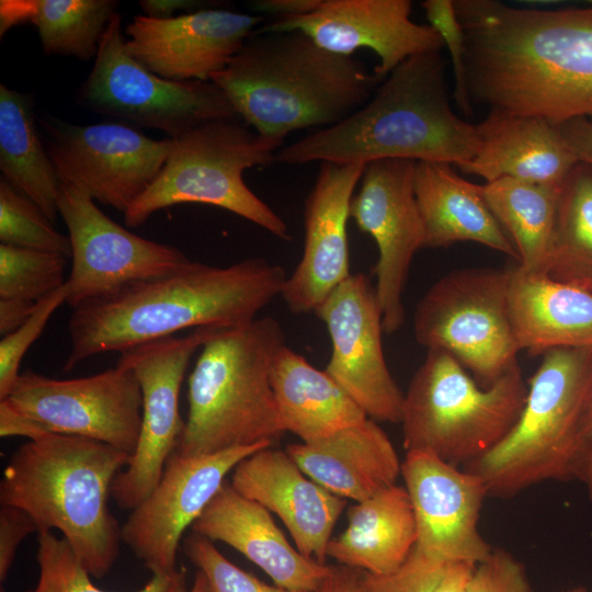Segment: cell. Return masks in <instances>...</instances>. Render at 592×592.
<instances>
[{
  "instance_id": "cell-45",
  "label": "cell",
  "mask_w": 592,
  "mask_h": 592,
  "mask_svg": "<svg viewBox=\"0 0 592 592\" xmlns=\"http://www.w3.org/2000/svg\"><path fill=\"white\" fill-rule=\"evenodd\" d=\"M556 127L579 162L592 168V116L573 118Z\"/></svg>"
},
{
  "instance_id": "cell-31",
  "label": "cell",
  "mask_w": 592,
  "mask_h": 592,
  "mask_svg": "<svg viewBox=\"0 0 592 592\" xmlns=\"http://www.w3.org/2000/svg\"><path fill=\"white\" fill-rule=\"evenodd\" d=\"M30 93L0 84V170L55 223L61 183L36 125Z\"/></svg>"
},
{
  "instance_id": "cell-35",
  "label": "cell",
  "mask_w": 592,
  "mask_h": 592,
  "mask_svg": "<svg viewBox=\"0 0 592 592\" xmlns=\"http://www.w3.org/2000/svg\"><path fill=\"white\" fill-rule=\"evenodd\" d=\"M38 581L27 592H107L98 588L69 544L52 530L37 532ZM136 592H187L185 572L178 569L152 578Z\"/></svg>"
},
{
  "instance_id": "cell-46",
  "label": "cell",
  "mask_w": 592,
  "mask_h": 592,
  "mask_svg": "<svg viewBox=\"0 0 592 592\" xmlns=\"http://www.w3.org/2000/svg\"><path fill=\"white\" fill-rule=\"evenodd\" d=\"M322 0H253L249 7L258 15H272L276 20L289 19L314 12Z\"/></svg>"
},
{
  "instance_id": "cell-53",
  "label": "cell",
  "mask_w": 592,
  "mask_h": 592,
  "mask_svg": "<svg viewBox=\"0 0 592 592\" xmlns=\"http://www.w3.org/2000/svg\"><path fill=\"white\" fill-rule=\"evenodd\" d=\"M566 592H588V590L583 587H576V588H572Z\"/></svg>"
},
{
  "instance_id": "cell-40",
  "label": "cell",
  "mask_w": 592,
  "mask_h": 592,
  "mask_svg": "<svg viewBox=\"0 0 592 592\" xmlns=\"http://www.w3.org/2000/svg\"><path fill=\"white\" fill-rule=\"evenodd\" d=\"M422 8L429 25L440 35L449 52L455 77V101L466 115H470L473 107L464 68L465 34L456 14L454 0H425Z\"/></svg>"
},
{
  "instance_id": "cell-5",
  "label": "cell",
  "mask_w": 592,
  "mask_h": 592,
  "mask_svg": "<svg viewBox=\"0 0 592 592\" xmlns=\"http://www.w3.org/2000/svg\"><path fill=\"white\" fill-rule=\"evenodd\" d=\"M130 456L109 444L47 434L22 444L0 482V502L24 510L39 530H57L94 578L114 566L122 527L109 498Z\"/></svg>"
},
{
  "instance_id": "cell-52",
  "label": "cell",
  "mask_w": 592,
  "mask_h": 592,
  "mask_svg": "<svg viewBox=\"0 0 592 592\" xmlns=\"http://www.w3.org/2000/svg\"><path fill=\"white\" fill-rule=\"evenodd\" d=\"M187 592H210V588L205 574L197 569L192 587Z\"/></svg>"
},
{
  "instance_id": "cell-43",
  "label": "cell",
  "mask_w": 592,
  "mask_h": 592,
  "mask_svg": "<svg viewBox=\"0 0 592 592\" xmlns=\"http://www.w3.org/2000/svg\"><path fill=\"white\" fill-rule=\"evenodd\" d=\"M38 526L24 510L1 504L0 508V581L3 582L13 565L19 545Z\"/></svg>"
},
{
  "instance_id": "cell-51",
  "label": "cell",
  "mask_w": 592,
  "mask_h": 592,
  "mask_svg": "<svg viewBox=\"0 0 592 592\" xmlns=\"http://www.w3.org/2000/svg\"><path fill=\"white\" fill-rule=\"evenodd\" d=\"M475 566L467 562L446 565L434 592H466Z\"/></svg>"
},
{
  "instance_id": "cell-20",
  "label": "cell",
  "mask_w": 592,
  "mask_h": 592,
  "mask_svg": "<svg viewBox=\"0 0 592 592\" xmlns=\"http://www.w3.org/2000/svg\"><path fill=\"white\" fill-rule=\"evenodd\" d=\"M263 21L258 14L204 9L171 19L136 15L125 30L129 54L153 73L175 81H210Z\"/></svg>"
},
{
  "instance_id": "cell-24",
  "label": "cell",
  "mask_w": 592,
  "mask_h": 592,
  "mask_svg": "<svg viewBox=\"0 0 592 592\" xmlns=\"http://www.w3.org/2000/svg\"><path fill=\"white\" fill-rule=\"evenodd\" d=\"M212 542L238 550L289 592H316L331 571L293 547L275 524L271 512L240 494L225 481L192 525Z\"/></svg>"
},
{
  "instance_id": "cell-29",
  "label": "cell",
  "mask_w": 592,
  "mask_h": 592,
  "mask_svg": "<svg viewBox=\"0 0 592 592\" xmlns=\"http://www.w3.org/2000/svg\"><path fill=\"white\" fill-rule=\"evenodd\" d=\"M345 530L331 538L327 557L340 566L373 574L398 570L415 548L418 534L411 500L394 485L356 502Z\"/></svg>"
},
{
  "instance_id": "cell-21",
  "label": "cell",
  "mask_w": 592,
  "mask_h": 592,
  "mask_svg": "<svg viewBox=\"0 0 592 592\" xmlns=\"http://www.w3.org/2000/svg\"><path fill=\"white\" fill-rule=\"evenodd\" d=\"M411 8L409 0H322L309 14L274 20L257 32H303L343 55L371 49L379 59L374 71L385 79L409 57L444 47L430 25L410 19Z\"/></svg>"
},
{
  "instance_id": "cell-47",
  "label": "cell",
  "mask_w": 592,
  "mask_h": 592,
  "mask_svg": "<svg viewBox=\"0 0 592 592\" xmlns=\"http://www.w3.org/2000/svg\"><path fill=\"white\" fill-rule=\"evenodd\" d=\"M0 435L1 437L25 436L34 440L45 434L32 419L15 410L5 400H0Z\"/></svg>"
},
{
  "instance_id": "cell-3",
  "label": "cell",
  "mask_w": 592,
  "mask_h": 592,
  "mask_svg": "<svg viewBox=\"0 0 592 592\" xmlns=\"http://www.w3.org/2000/svg\"><path fill=\"white\" fill-rule=\"evenodd\" d=\"M480 145L478 124L458 117L449 103L441 50L409 57L343 121L280 148L273 162L367 164L408 159L469 162Z\"/></svg>"
},
{
  "instance_id": "cell-19",
  "label": "cell",
  "mask_w": 592,
  "mask_h": 592,
  "mask_svg": "<svg viewBox=\"0 0 592 592\" xmlns=\"http://www.w3.org/2000/svg\"><path fill=\"white\" fill-rule=\"evenodd\" d=\"M401 476L414 512L418 550L444 565H477L490 555L478 530L489 496L479 476L421 451L406 452Z\"/></svg>"
},
{
  "instance_id": "cell-13",
  "label": "cell",
  "mask_w": 592,
  "mask_h": 592,
  "mask_svg": "<svg viewBox=\"0 0 592 592\" xmlns=\"http://www.w3.org/2000/svg\"><path fill=\"white\" fill-rule=\"evenodd\" d=\"M215 328H198L121 352L116 364L133 372L141 390L139 440L128 465L115 477L111 496L123 510H134L153 490L177 451L185 421L179 412L181 385L190 360Z\"/></svg>"
},
{
  "instance_id": "cell-49",
  "label": "cell",
  "mask_w": 592,
  "mask_h": 592,
  "mask_svg": "<svg viewBox=\"0 0 592 592\" xmlns=\"http://www.w3.org/2000/svg\"><path fill=\"white\" fill-rule=\"evenodd\" d=\"M36 304L16 299H0L1 335L14 331L24 323L33 314Z\"/></svg>"
},
{
  "instance_id": "cell-27",
  "label": "cell",
  "mask_w": 592,
  "mask_h": 592,
  "mask_svg": "<svg viewBox=\"0 0 592 592\" xmlns=\"http://www.w3.org/2000/svg\"><path fill=\"white\" fill-rule=\"evenodd\" d=\"M413 190L423 226V248L477 242L519 261L511 239L482 194V185L460 178L452 164L417 161Z\"/></svg>"
},
{
  "instance_id": "cell-34",
  "label": "cell",
  "mask_w": 592,
  "mask_h": 592,
  "mask_svg": "<svg viewBox=\"0 0 592 592\" xmlns=\"http://www.w3.org/2000/svg\"><path fill=\"white\" fill-rule=\"evenodd\" d=\"M547 274L592 293V168L582 162L560 191Z\"/></svg>"
},
{
  "instance_id": "cell-30",
  "label": "cell",
  "mask_w": 592,
  "mask_h": 592,
  "mask_svg": "<svg viewBox=\"0 0 592 592\" xmlns=\"http://www.w3.org/2000/svg\"><path fill=\"white\" fill-rule=\"evenodd\" d=\"M271 386L284 432L304 443L325 439L368 418L326 369L316 368L286 344L274 357Z\"/></svg>"
},
{
  "instance_id": "cell-41",
  "label": "cell",
  "mask_w": 592,
  "mask_h": 592,
  "mask_svg": "<svg viewBox=\"0 0 592 592\" xmlns=\"http://www.w3.org/2000/svg\"><path fill=\"white\" fill-rule=\"evenodd\" d=\"M445 566L414 548L407 561L391 573L363 571L358 592H434Z\"/></svg>"
},
{
  "instance_id": "cell-7",
  "label": "cell",
  "mask_w": 592,
  "mask_h": 592,
  "mask_svg": "<svg viewBox=\"0 0 592 592\" xmlns=\"http://www.w3.org/2000/svg\"><path fill=\"white\" fill-rule=\"evenodd\" d=\"M543 356L512 430L466 465L483 480L489 496L509 498L547 480L573 479L592 348L554 349Z\"/></svg>"
},
{
  "instance_id": "cell-8",
  "label": "cell",
  "mask_w": 592,
  "mask_h": 592,
  "mask_svg": "<svg viewBox=\"0 0 592 592\" xmlns=\"http://www.w3.org/2000/svg\"><path fill=\"white\" fill-rule=\"evenodd\" d=\"M527 390L519 364L480 388L448 353L428 351L405 392L403 447L468 465L512 430Z\"/></svg>"
},
{
  "instance_id": "cell-44",
  "label": "cell",
  "mask_w": 592,
  "mask_h": 592,
  "mask_svg": "<svg viewBox=\"0 0 592 592\" xmlns=\"http://www.w3.org/2000/svg\"><path fill=\"white\" fill-rule=\"evenodd\" d=\"M573 479L584 486L589 498L592 500V378L579 426Z\"/></svg>"
},
{
  "instance_id": "cell-17",
  "label": "cell",
  "mask_w": 592,
  "mask_h": 592,
  "mask_svg": "<svg viewBox=\"0 0 592 592\" xmlns=\"http://www.w3.org/2000/svg\"><path fill=\"white\" fill-rule=\"evenodd\" d=\"M415 162L383 159L365 164L361 185L350 204V217L377 244L373 269L386 333L405 322L402 294L414 253L423 248V226L415 202Z\"/></svg>"
},
{
  "instance_id": "cell-6",
  "label": "cell",
  "mask_w": 592,
  "mask_h": 592,
  "mask_svg": "<svg viewBox=\"0 0 592 592\" xmlns=\"http://www.w3.org/2000/svg\"><path fill=\"white\" fill-rule=\"evenodd\" d=\"M284 344L282 326L269 316L215 328L189 377L187 417L175 453L272 446L284 433L271 386L272 364Z\"/></svg>"
},
{
  "instance_id": "cell-16",
  "label": "cell",
  "mask_w": 592,
  "mask_h": 592,
  "mask_svg": "<svg viewBox=\"0 0 592 592\" xmlns=\"http://www.w3.org/2000/svg\"><path fill=\"white\" fill-rule=\"evenodd\" d=\"M326 325L331 355L326 372L368 418L400 423L405 394L383 351V316L368 276L351 274L316 308Z\"/></svg>"
},
{
  "instance_id": "cell-9",
  "label": "cell",
  "mask_w": 592,
  "mask_h": 592,
  "mask_svg": "<svg viewBox=\"0 0 592 592\" xmlns=\"http://www.w3.org/2000/svg\"><path fill=\"white\" fill-rule=\"evenodd\" d=\"M173 139L172 150L152 184L124 213L139 227L153 213L184 203L229 210L289 240L287 224L246 184L247 169L273 162L282 145L257 134L241 119H218Z\"/></svg>"
},
{
  "instance_id": "cell-39",
  "label": "cell",
  "mask_w": 592,
  "mask_h": 592,
  "mask_svg": "<svg viewBox=\"0 0 592 592\" xmlns=\"http://www.w3.org/2000/svg\"><path fill=\"white\" fill-rule=\"evenodd\" d=\"M67 300L66 283L37 301L30 318L0 341V400L20 376L19 367L30 346L39 338L54 311Z\"/></svg>"
},
{
  "instance_id": "cell-10",
  "label": "cell",
  "mask_w": 592,
  "mask_h": 592,
  "mask_svg": "<svg viewBox=\"0 0 592 592\" xmlns=\"http://www.w3.org/2000/svg\"><path fill=\"white\" fill-rule=\"evenodd\" d=\"M512 269H460L436 281L417 305L414 335L453 356L489 386L517 364L509 314Z\"/></svg>"
},
{
  "instance_id": "cell-48",
  "label": "cell",
  "mask_w": 592,
  "mask_h": 592,
  "mask_svg": "<svg viewBox=\"0 0 592 592\" xmlns=\"http://www.w3.org/2000/svg\"><path fill=\"white\" fill-rule=\"evenodd\" d=\"M143 14L152 19H171L175 13H191L208 9L206 2L197 0H141Z\"/></svg>"
},
{
  "instance_id": "cell-15",
  "label": "cell",
  "mask_w": 592,
  "mask_h": 592,
  "mask_svg": "<svg viewBox=\"0 0 592 592\" xmlns=\"http://www.w3.org/2000/svg\"><path fill=\"white\" fill-rule=\"evenodd\" d=\"M58 213L71 244L66 304L72 309L174 272L191 261L173 246L128 231L75 187L61 184Z\"/></svg>"
},
{
  "instance_id": "cell-1",
  "label": "cell",
  "mask_w": 592,
  "mask_h": 592,
  "mask_svg": "<svg viewBox=\"0 0 592 592\" xmlns=\"http://www.w3.org/2000/svg\"><path fill=\"white\" fill-rule=\"evenodd\" d=\"M471 103L554 125L592 116V5L523 9L455 0Z\"/></svg>"
},
{
  "instance_id": "cell-12",
  "label": "cell",
  "mask_w": 592,
  "mask_h": 592,
  "mask_svg": "<svg viewBox=\"0 0 592 592\" xmlns=\"http://www.w3.org/2000/svg\"><path fill=\"white\" fill-rule=\"evenodd\" d=\"M45 145L62 185L125 213L152 184L173 147L122 122L90 125L42 119Z\"/></svg>"
},
{
  "instance_id": "cell-25",
  "label": "cell",
  "mask_w": 592,
  "mask_h": 592,
  "mask_svg": "<svg viewBox=\"0 0 592 592\" xmlns=\"http://www.w3.org/2000/svg\"><path fill=\"white\" fill-rule=\"evenodd\" d=\"M478 128L479 149L459 169L486 183L512 178L561 187L579 163L556 125L546 119L489 111Z\"/></svg>"
},
{
  "instance_id": "cell-4",
  "label": "cell",
  "mask_w": 592,
  "mask_h": 592,
  "mask_svg": "<svg viewBox=\"0 0 592 592\" xmlns=\"http://www.w3.org/2000/svg\"><path fill=\"white\" fill-rule=\"evenodd\" d=\"M383 80L353 55L328 50L298 31H255L210 79L242 122L281 145L294 130L343 121Z\"/></svg>"
},
{
  "instance_id": "cell-38",
  "label": "cell",
  "mask_w": 592,
  "mask_h": 592,
  "mask_svg": "<svg viewBox=\"0 0 592 592\" xmlns=\"http://www.w3.org/2000/svg\"><path fill=\"white\" fill-rule=\"evenodd\" d=\"M191 562L201 570L210 592H289L259 580L227 559L212 540L193 533L184 543Z\"/></svg>"
},
{
  "instance_id": "cell-33",
  "label": "cell",
  "mask_w": 592,
  "mask_h": 592,
  "mask_svg": "<svg viewBox=\"0 0 592 592\" xmlns=\"http://www.w3.org/2000/svg\"><path fill=\"white\" fill-rule=\"evenodd\" d=\"M561 187L512 178L482 185L485 201L510 236L525 272L547 274Z\"/></svg>"
},
{
  "instance_id": "cell-32",
  "label": "cell",
  "mask_w": 592,
  "mask_h": 592,
  "mask_svg": "<svg viewBox=\"0 0 592 592\" xmlns=\"http://www.w3.org/2000/svg\"><path fill=\"white\" fill-rule=\"evenodd\" d=\"M118 5L115 0H1L0 37L30 24L46 55L91 60Z\"/></svg>"
},
{
  "instance_id": "cell-14",
  "label": "cell",
  "mask_w": 592,
  "mask_h": 592,
  "mask_svg": "<svg viewBox=\"0 0 592 592\" xmlns=\"http://www.w3.org/2000/svg\"><path fill=\"white\" fill-rule=\"evenodd\" d=\"M5 400L47 434L75 435L136 451L143 398L133 372L122 365L92 376L55 379L21 373Z\"/></svg>"
},
{
  "instance_id": "cell-42",
  "label": "cell",
  "mask_w": 592,
  "mask_h": 592,
  "mask_svg": "<svg viewBox=\"0 0 592 592\" xmlns=\"http://www.w3.org/2000/svg\"><path fill=\"white\" fill-rule=\"evenodd\" d=\"M466 592H536L526 570L512 554L494 549L477 563L469 578Z\"/></svg>"
},
{
  "instance_id": "cell-37",
  "label": "cell",
  "mask_w": 592,
  "mask_h": 592,
  "mask_svg": "<svg viewBox=\"0 0 592 592\" xmlns=\"http://www.w3.org/2000/svg\"><path fill=\"white\" fill-rule=\"evenodd\" d=\"M0 241L2 244L71 257L68 236L29 197L0 179Z\"/></svg>"
},
{
  "instance_id": "cell-36",
  "label": "cell",
  "mask_w": 592,
  "mask_h": 592,
  "mask_svg": "<svg viewBox=\"0 0 592 592\" xmlns=\"http://www.w3.org/2000/svg\"><path fill=\"white\" fill-rule=\"evenodd\" d=\"M68 258L0 243V299L36 304L61 287Z\"/></svg>"
},
{
  "instance_id": "cell-11",
  "label": "cell",
  "mask_w": 592,
  "mask_h": 592,
  "mask_svg": "<svg viewBox=\"0 0 592 592\" xmlns=\"http://www.w3.org/2000/svg\"><path fill=\"white\" fill-rule=\"evenodd\" d=\"M78 102L94 113L163 132L169 138L207 122L240 119L212 81L164 79L138 62L127 50L118 12L101 38Z\"/></svg>"
},
{
  "instance_id": "cell-50",
  "label": "cell",
  "mask_w": 592,
  "mask_h": 592,
  "mask_svg": "<svg viewBox=\"0 0 592 592\" xmlns=\"http://www.w3.org/2000/svg\"><path fill=\"white\" fill-rule=\"evenodd\" d=\"M363 571L345 566H331V571L316 592H358Z\"/></svg>"
},
{
  "instance_id": "cell-23",
  "label": "cell",
  "mask_w": 592,
  "mask_h": 592,
  "mask_svg": "<svg viewBox=\"0 0 592 592\" xmlns=\"http://www.w3.org/2000/svg\"><path fill=\"white\" fill-rule=\"evenodd\" d=\"M231 473L236 491L276 514L300 554L326 563L345 499L309 478L286 451L272 446L246 457Z\"/></svg>"
},
{
  "instance_id": "cell-26",
  "label": "cell",
  "mask_w": 592,
  "mask_h": 592,
  "mask_svg": "<svg viewBox=\"0 0 592 592\" xmlns=\"http://www.w3.org/2000/svg\"><path fill=\"white\" fill-rule=\"evenodd\" d=\"M285 451L314 481L355 502L396 485L401 475L395 446L371 418L321 440L291 444Z\"/></svg>"
},
{
  "instance_id": "cell-28",
  "label": "cell",
  "mask_w": 592,
  "mask_h": 592,
  "mask_svg": "<svg viewBox=\"0 0 592 592\" xmlns=\"http://www.w3.org/2000/svg\"><path fill=\"white\" fill-rule=\"evenodd\" d=\"M509 314L520 351L536 356L554 349L592 348V293L548 274L513 267Z\"/></svg>"
},
{
  "instance_id": "cell-22",
  "label": "cell",
  "mask_w": 592,
  "mask_h": 592,
  "mask_svg": "<svg viewBox=\"0 0 592 592\" xmlns=\"http://www.w3.org/2000/svg\"><path fill=\"white\" fill-rule=\"evenodd\" d=\"M365 164L321 162L304 206V249L282 298L296 315L314 312L350 275V204Z\"/></svg>"
},
{
  "instance_id": "cell-2",
  "label": "cell",
  "mask_w": 592,
  "mask_h": 592,
  "mask_svg": "<svg viewBox=\"0 0 592 592\" xmlns=\"http://www.w3.org/2000/svg\"><path fill=\"white\" fill-rule=\"evenodd\" d=\"M284 269L263 258L228 266L190 261L169 274L133 284L73 309L64 369L106 352L198 328H229L254 320L281 296Z\"/></svg>"
},
{
  "instance_id": "cell-18",
  "label": "cell",
  "mask_w": 592,
  "mask_h": 592,
  "mask_svg": "<svg viewBox=\"0 0 592 592\" xmlns=\"http://www.w3.org/2000/svg\"><path fill=\"white\" fill-rule=\"evenodd\" d=\"M270 447L253 445L201 456L173 453L149 496L122 526V539L152 576L175 572L180 540L204 512L226 476L246 457Z\"/></svg>"
}]
</instances>
